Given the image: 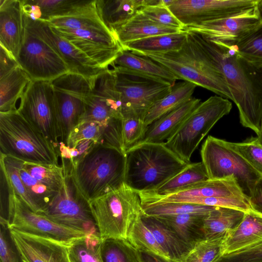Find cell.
Here are the masks:
<instances>
[{
	"mask_svg": "<svg viewBox=\"0 0 262 262\" xmlns=\"http://www.w3.org/2000/svg\"><path fill=\"white\" fill-rule=\"evenodd\" d=\"M191 33L224 77L238 110L241 123L258 135L262 121V68L241 57L232 44Z\"/></svg>",
	"mask_w": 262,
	"mask_h": 262,
	"instance_id": "1",
	"label": "cell"
},
{
	"mask_svg": "<svg viewBox=\"0 0 262 262\" xmlns=\"http://www.w3.org/2000/svg\"><path fill=\"white\" fill-rule=\"evenodd\" d=\"M125 154L124 182L138 193L157 189L189 164L168 148L165 142L137 144Z\"/></svg>",
	"mask_w": 262,
	"mask_h": 262,
	"instance_id": "2",
	"label": "cell"
},
{
	"mask_svg": "<svg viewBox=\"0 0 262 262\" xmlns=\"http://www.w3.org/2000/svg\"><path fill=\"white\" fill-rule=\"evenodd\" d=\"M125 154L100 144L71 166L70 171L85 198L91 200L122 185L125 181Z\"/></svg>",
	"mask_w": 262,
	"mask_h": 262,
	"instance_id": "3",
	"label": "cell"
},
{
	"mask_svg": "<svg viewBox=\"0 0 262 262\" xmlns=\"http://www.w3.org/2000/svg\"><path fill=\"white\" fill-rule=\"evenodd\" d=\"M183 47L176 51L147 57L168 69L178 79L193 83L219 96L233 100L227 84L191 32Z\"/></svg>",
	"mask_w": 262,
	"mask_h": 262,
	"instance_id": "4",
	"label": "cell"
},
{
	"mask_svg": "<svg viewBox=\"0 0 262 262\" xmlns=\"http://www.w3.org/2000/svg\"><path fill=\"white\" fill-rule=\"evenodd\" d=\"M0 148L24 161L59 165L54 145L17 110L0 112Z\"/></svg>",
	"mask_w": 262,
	"mask_h": 262,
	"instance_id": "5",
	"label": "cell"
},
{
	"mask_svg": "<svg viewBox=\"0 0 262 262\" xmlns=\"http://www.w3.org/2000/svg\"><path fill=\"white\" fill-rule=\"evenodd\" d=\"M89 204L101 239H127L132 225L143 212L138 192L125 183Z\"/></svg>",
	"mask_w": 262,
	"mask_h": 262,
	"instance_id": "6",
	"label": "cell"
},
{
	"mask_svg": "<svg viewBox=\"0 0 262 262\" xmlns=\"http://www.w3.org/2000/svg\"><path fill=\"white\" fill-rule=\"evenodd\" d=\"M232 107L227 98L212 96L201 102L190 113L166 146L180 159L190 163L191 156L205 136Z\"/></svg>",
	"mask_w": 262,
	"mask_h": 262,
	"instance_id": "7",
	"label": "cell"
},
{
	"mask_svg": "<svg viewBox=\"0 0 262 262\" xmlns=\"http://www.w3.org/2000/svg\"><path fill=\"white\" fill-rule=\"evenodd\" d=\"M201 156L209 180L233 176L248 199L256 183L262 177L239 155L229 147L225 140L212 136H208L203 144Z\"/></svg>",
	"mask_w": 262,
	"mask_h": 262,
	"instance_id": "8",
	"label": "cell"
},
{
	"mask_svg": "<svg viewBox=\"0 0 262 262\" xmlns=\"http://www.w3.org/2000/svg\"><path fill=\"white\" fill-rule=\"evenodd\" d=\"M64 169L65 178L61 188L37 213L62 226L87 235H99L89 202L78 188L70 170Z\"/></svg>",
	"mask_w": 262,
	"mask_h": 262,
	"instance_id": "9",
	"label": "cell"
},
{
	"mask_svg": "<svg viewBox=\"0 0 262 262\" xmlns=\"http://www.w3.org/2000/svg\"><path fill=\"white\" fill-rule=\"evenodd\" d=\"M51 82L54 90L60 142L65 143L84 114L86 99L92 91L93 78L68 72Z\"/></svg>",
	"mask_w": 262,
	"mask_h": 262,
	"instance_id": "10",
	"label": "cell"
},
{
	"mask_svg": "<svg viewBox=\"0 0 262 262\" xmlns=\"http://www.w3.org/2000/svg\"><path fill=\"white\" fill-rule=\"evenodd\" d=\"M17 111L54 145L57 151L61 134L54 90L51 81L32 80L20 100Z\"/></svg>",
	"mask_w": 262,
	"mask_h": 262,
	"instance_id": "11",
	"label": "cell"
},
{
	"mask_svg": "<svg viewBox=\"0 0 262 262\" xmlns=\"http://www.w3.org/2000/svg\"><path fill=\"white\" fill-rule=\"evenodd\" d=\"M85 121L96 122L105 127L123 126L121 95L113 69H107L93 78L80 122Z\"/></svg>",
	"mask_w": 262,
	"mask_h": 262,
	"instance_id": "12",
	"label": "cell"
},
{
	"mask_svg": "<svg viewBox=\"0 0 262 262\" xmlns=\"http://www.w3.org/2000/svg\"><path fill=\"white\" fill-rule=\"evenodd\" d=\"M7 226L18 231L69 245L87 234L62 226L32 211L16 195L8 193Z\"/></svg>",
	"mask_w": 262,
	"mask_h": 262,
	"instance_id": "13",
	"label": "cell"
},
{
	"mask_svg": "<svg viewBox=\"0 0 262 262\" xmlns=\"http://www.w3.org/2000/svg\"><path fill=\"white\" fill-rule=\"evenodd\" d=\"M114 71L116 86L121 95L123 117L135 116L144 120L150 107L168 94L173 86L155 79Z\"/></svg>",
	"mask_w": 262,
	"mask_h": 262,
	"instance_id": "14",
	"label": "cell"
},
{
	"mask_svg": "<svg viewBox=\"0 0 262 262\" xmlns=\"http://www.w3.org/2000/svg\"><path fill=\"white\" fill-rule=\"evenodd\" d=\"M17 61L32 80L51 81L69 72L56 52L25 26Z\"/></svg>",
	"mask_w": 262,
	"mask_h": 262,
	"instance_id": "15",
	"label": "cell"
},
{
	"mask_svg": "<svg viewBox=\"0 0 262 262\" xmlns=\"http://www.w3.org/2000/svg\"><path fill=\"white\" fill-rule=\"evenodd\" d=\"M258 0H163L184 27L230 17L257 5Z\"/></svg>",
	"mask_w": 262,
	"mask_h": 262,
	"instance_id": "16",
	"label": "cell"
},
{
	"mask_svg": "<svg viewBox=\"0 0 262 262\" xmlns=\"http://www.w3.org/2000/svg\"><path fill=\"white\" fill-rule=\"evenodd\" d=\"M23 19L25 27L47 43L62 58L69 72L92 78L107 69L58 34L46 21L32 20L24 14Z\"/></svg>",
	"mask_w": 262,
	"mask_h": 262,
	"instance_id": "17",
	"label": "cell"
},
{
	"mask_svg": "<svg viewBox=\"0 0 262 262\" xmlns=\"http://www.w3.org/2000/svg\"><path fill=\"white\" fill-rule=\"evenodd\" d=\"M261 24L262 17L257 5L232 17L186 26L183 30L210 40L235 44Z\"/></svg>",
	"mask_w": 262,
	"mask_h": 262,
	"instance_id": "18",
	"label": "cell"
},
{
	"mask_svg": "<svg viewBox=\"0 0 262 262\" xmlns=\"http://www.w3.org/2000/svg\"><path fill=\"white\" fill-rule=\"evenodd\" d=\"M52 28L104 69L109 68L123 49L110 31Z\"/></svg>",
	"mask_w": 262,
	"mask_h": 262,
	"instance_id": "19",
	"label": "cell"
},
{
	"mask_svg": "<svg viewBox=\"0 0 262 262\" xmlns=\"http://www.w3.org/2000/svg\"><path fill=\"white\" fill-rule=\"evenodd\" d=\"M22 262H71L67 245L8 228Z\"/></svg>",
	"mask_w": 262,
	"mask_h": 262,
	"instance_id": "20",
	"label": "cell"
},
{
	"mask_svg": "<svg viewBox=\"0 0 262 262\" xmlns=\"http://www.w3.org/2000/svg\"><path fill=\"white\" fill-rule=\"evenodd\" d=\"M207 197L247 198L239 188L235 178L231 176L221 180H208L199 183L182 191L151 200L142 204L180 202L188 199Z\"/></svg>",
	"mask_w": 262,
	"mask_h": 262,
	"instance_id": "21",
	"label": "cell"
},
{
	"mask_svg": "<svg viewBox=\"0 0 262 262\" xmlns=\"http://www.w3.org/2000/svg\"><path fill=\"white\" fill-rule=\"evenodd\" d=\"M24 31L20 1L0 0V46L17 60Z\"/></svg>",
	"mask_w": 262,
	"mask_h": 262,
	"instance_id": "22",
	"label": "cell"
},
{
	"mask_svg": "<svg viewBox=\"0 0 262 262\" xmlns=\"http://www.w3.org/2000/svg\"><path fill=\"white\" fill-rule=\"evenodd\" d=\"M114 70L173 85L178 78L168 69L147 56L122 49L111 64Z\"/></svg>",
	"mask_w": 262,
	"mask_h": 262,
	"instance_id": "23",
	"label": "cell"
},
{
	"mask_svg": "<svg viewBox=\"0 0 262 262\" xmlns=\"http://www.w3.org/2000/svg\"><path fill=\"white\" fill-rule=\"evenodd\" d=\"M161 0H96L98 15L114 34L141 8L159 4ZM116 35V34H115Z\"/></svg>",
	"mask_w": 262,
	"mask_h": 262,
	"instance_id": "24",
	"label": "cell"
},
{
	"mask_svg": "<svg viewBox=\"0 0 262 262\" xmlns=\"http://www.w3.org/2000/svg\"><path fill=\"white\" fill-rule=\"evenodd\" d=\"M200 103V99L192 97L180 106L155 121L147 126L143 138L137 144L165 142L178 130Z\"/></svg>",
	"mask_w": 262,
	"mask_h": 262,
	"instance_id": "25",
	"label": "cell"
},
{
	"mask_svg": "<svg viewBox=\"0 0 262 262\" xmlns=\"http://www.w3.org/2000/svg\"><path fill=\"white\" fill-rule=\"evenodd\" d=\"M35 20L97 13L96 0H30Z\"/></svg>",
	"mask_w": 262,
	"mask_h": 262,
	"instance_id": "26",
	"label": "cell"
},
{
	"mask_svg": "<svg viewBox=\"0 0 262 262\" xmlns=\"http://www.w3.org/2000/svg\"><path fill=\"white\" fill-rule=\"evenodd\" d=\"M261 243L262 215L251 210L245 213L238 226L225 240L223 254L245 250Z\"/></svg>",
	"mask_w": 262,
	"mask_h": 262,
	"instance_id": "27",
	"label": "cell"
},
{
	"mask_svg": "<svg viewBox=\"0 0 262 262\" xmlns=\"http://www.w3.org/2000/svg\"><path fill=\"white\" fill-rule=\"evenodd\" d=\"M208 180L207 172L202 162L190 163L182 171L157 189L138 193L143 204L157 198L182 191L194 184Z\"/></svg>",
	"mask_w": 262,
	"mask_h": 262,
	"instance_id": "28",
	"label": "cell"
},
{
	"mask_svg": "<svg viewBox=\"0 0 262 262\" xmlns=\"http://www.w3.org/2000/svg\"><path fill=\"white\" fill-rule=\"evenodd\" d=\"M188 37L185 30L150 36L122 43V48L138 55L164 54L179 50Z\"/></svg>",
	"mask_w": 262,
	"mask_h": 262,
	"instance_id": "29",
	"label": "cell"
},
{
	"mask_svg": "<svg viewBox=\"0 0 262 262\" xmlns=\"http://www.w3.org/2000/svg\"><path fill=\"white\" fill-rule=\"evenodd\" d=\"M245 212L216 207L204 217L203 233L205 239L226 238L242 221Z\"/></svg>",
	"mask_w": 262,
	"mask_h": 262,
	"instance_id": "30",
	"label": "cell"
},
{
	"mask_svg": "<svg viewBox=\"0 0 262 262\" xmlns=\"http://www.w3.org/2000/svg\"><path fill=\"white\" fill-rule=\"evenodd\" d=\"M141 217L166 256L176 262H182L191 248L156 217L143 212Z\"/></svg>",
	"mask_w": 262,
	"mask_h": 262,
	"instance_id": "31",
	"label": "cell"
},
{
	"mask_svg": "<svg viewBox=\"0 0 262 262\" xmlns=\"http://www.w3.org/2000/svg\"><path fill=\"white\" fill-rule=\"evenodd\" d=\"M207 214H184L155 216L172 230L191 249L204 239L203 224Z\"/></svg>",
	"mask_w": 262,
	"mask_h": 262,
	"instance_id": "32",
	"label": "cell"
},
{
	"mask_svg": "<svg viewBox=\"0 0 262 262\" xmlns=\"http://www.w3.org/2000/svg\"><path fill=\"white\" fill-rule=\"evenodd\" d=\"M148 19L139 11L115 33L120 43L130 42L150 36L179 32Z\"/></svg>",
	"mask_w": 262,
	"mask_h": 262,
	"instance_id": "33",
	"label": "cell"
},
{
	"mask_svg": "<svg viewBox=\"0 0 262 262\" xmlns=\"http://www.w3.org/2000/svg\"><path fill=\"white\" fill-rule=\"evenodd\" d=\"M32 80L20 66L0 78V112L17 111L16 103Z\"/></svg>",
	"mask_w": 262,
	"mask_h": 262,
	"instance_id": "34",
	"label": "cell"
},
{
	"mask_svg": "<svg viewBox=\"0 0 262 262\" xmlns=\"http://www.w3.org/2000/svg\"><path fill=\"white\" fill-rule=\"evenodd\" d=\"M196 87L195 84L184 81L174 84L171 91L156 102L148 110L144 118L148 126L155 121L180 106L192 98Z\"/></svg>",
	"mask_w": 262,
	"mask_h": 262,
	"instance_id": "35",
	"label": "cell"
},
{
	"mask_svg": "<svg viewBox=\"0 0 262 262\" xmlns=\"http://www.w3.org/2000/svg\"><path fill=\"white\" fill-rule=\"evenodd\" d=\"M21 160L0 152L1 172L3 174L8 193L16 195L34 212L35 208L19 174Z\"/></svg>",
	"mask_w": 262,
	"mask_h": 262,
	"instance_id": "36",
	"label": "cell"
},
{
	"mask_svg": "<svg viewBox=\"0 0 262 262\" xmlns=\"http://www.w3.org/2000/svg\"><path fill=\"white\" fill-rule=\"evenodd\" d=\"M100 254L102 262H140L138 250L125 239H101Z\"/></svg>",
	"mask_w": 262,
	"mask_h": 262,
	"instance_id": "37",
	"label": "cell"
},
{
	"mask_svg": "<svg viewBox=\"0 0 262 262\" xmlns=\"http://www.w3.org/2000/svg\"><path fill=\"white\" fill-rule=\"evenodd\" d=\"M143 213L152 216L184 214H207L216 207L180 202H161L142 204Z\"/></svg>",
	"mask_w": 262,
	"mask_h": 262,
	"instance_id": "38",
	"label": "cell"
},
{
	"mask_svg": "<svg viewBox=\"0 0 262 262\" xmlns=\"http://www.w3.org/2000/svg\"><path fill=\"white\" fill-rule=\"evenodd\" d=\"M101 242L96 234H88L73 241L68 246L71 262H102Z\"/></svg>",
	"mask_w": 262,
	"mask_h": 262,
	"instance_id": "39",
	"label": "cell"
},
{
	"mask_svg": "<svg viewBox=\"0 0 262 262\" xmlns=\"http://www.w3.org/2000/svg\"><path fill=\"white\" fill-rule=\"evenodd\" d=\"M22 166L32 177L54 190L58 192L61 188L65 178L62 165L23 161Z\"/></svg>",
	"mask_w": 262,
	"mask_h": 262,
	"instance_id": "40",
	"label": "cell"
},
{
	"mask_svg": "<svg viewBox=\"0 0 262 262\" xmlns=\"http://www.w3.org/2000/svg\"><path fill=\"white\" fill-rule=\"evenodd\" d=\"M22 160L19 174L27 191L38 213L46 207L59 192L48 187L32 177L22 166Z\"/></svg>",
	"mask_w": 262,
	"mask_h": 262,
	"instance_id": "41",
	"label": "cell"
},
{
	"mask_svg": "<svg viewBox=\"0 0 262 262\" xmlns=\"http://www.w3.org/2000/svg\"><path fill=\"white\" fill-rule=\"evenodd\" d=\"M141 215L130 228L127 239L137 250L149 251L167 257L152 232L144 224Z\"/></svg>",
	"mask_w": 262,
	"mask_h": 262,
	"instance_id": "42",
	"label": "cell"
},
{
	"mask_svg": "<svg viewBox=\"0 0 262 262\" xmlns=\"http://www.w3.org/2000/svg\"><path fill=\"white\" fill-rule=\"evenodd\" d=\"M46 22L55 28L110 31L102 21L98 13L55 17Z\"/></svg>",
	"mask_w": 262,
	"mask_h": 262,
	"instance_id": "43",
	"label": "cell"
},
{
	"mask_svg": "<svg viewBox=\"0 0 262 262\" xmlns=\"http://www.w3.org/2000/svg\"><path fill=\"white\" fill-rule=\"evenodd\" d=\"M233 45L238 54L254 66L262 68V24Z\"/></svg>",
	"mask_w": 262,
	"mask_h": 262,
	"instance_id": "44",
	"label": "cell"
},
{
	"mask_svg": "<svg viewBox=\"0 0 262 262\" xmlns=\"http://www.w3.org/2000/svg\"><path fill=\"white\" fill-rule=\"evenodd\" d=\"M225 238L205 239L197 243L182 262H214L224 251Z\"/></svg>",
	"mask_w": 262,
	"mask_h": 262,
	"instance_id": "45",
	"label": "cell"
},
{
	"mask_svg": "<svg viewBox=\"0 0 262 262\" xmlns=\"http://www.w3.org/2000/svg\"><path fill=\"white\" fill-rule=\"evenodd\" d=\"M105 128L96 122L81 121L71 131L64 144L72 148L81 141L92 140L101 145Z\"/></svg>",
	"mask_w": 262,
	"mask_h": 262,
	"instance_id": "46",
	"label": "cell"
},
{
	"mask_svg": "<svg viewBox=\"0 0 262 262\" xmlns=\"http://www.w3.org/2000/svg\"><path fill=\"white\" fill-rule=\"evenodd\" d=\"M225 143L262 176V146L257 137H251L240 143Z\"/></svg>",
	"mask_w": 262,
	"mask_h": 262,
	"instance_id": "47",
	"label": "cell"
},
{
	"mask_svg": "<svg viewBox=\"0 0 262 262\" xmlns=\"http://www.w3.org/2000/svg\"><path fill=\"white\" fill-rule=\"evenodd\" d=\"M147 127L142 118L135 116L123 117L122 142L125 153L142 140Z\"/></svg>",
	"mask_w": 262,
	"mask_h": 262,
	"instance_id": "48",
	"label": "cell"
},
{
	"mask_svg": "<svg viewBox=\"0 0 262 262\" xmlns=\"http://www.w3.org/2000/svg\"><path fill=\"white\" fill-rule=\"evenodd\" d=\"M151 20L162 25L183 30L184 25L161 0L159 4L143 7L138 10Z\"/></svg>",
	"mask_w": 262,
	"mask_h": 262,
	"instance_id": "49",
	"label": "cell"
},
{
	"mask_svg": "<svg viewBox=\"0 0 262 262\" xmlns=\"http://www.w3.org/2000/svg\"><path fill=\"white\" fill-rule=\"evenodd\" d=\"M1 262H22L11 238L7 220L1 218L0 235Z\"/></svg>",
	"mask_w": 262,
	"mask_h": 262,
	"instance_id": "50",
	"label": "cell"
},
{
	"mask_svg": "<svg viewBox=\"0 0 262 262\" xmlns=\"http://www.w3.org/2000/svg\"><path fill=\"white\" fill-rule=\"evenodd\" d=\"M214 262H262V243L245 250L223 254Z\"/></svg>",
	"mask_w": 262,
	"mask_h": 262,
	"instance_id": "51",
	"label": "cell"
},
{
	"mask_svg": "<svg viewBox=\"0 0 262 262\" xmlns=\"http://www.w3.org/2000/svg\"><path fill=\"white\" fill-rule=\"evenodd\" d=\"M15 57L4 47L0 46V78L19 66Z\"/></svg>",
	"mask_w": 262,
	"mask_h": 262,
	"instance_id": "52",
	"label": "cell"
},
{
	"mask_svg": "<svg viewBox=\"0 0 262 262\" xmlns=\"http://www.w3.org/2000/svg\"><path fill=\"white\" fill-rule=\"evenodd\" d=\"M249 201L252 210L262 215V177L256 183Z\"/></svg>",
	"mask_w": 262,
	"mask_h": 262,
	"instance_id": "53",
	"label": "cell"
},
{
	"mask_svg": "<svg viewBox=\"0 0 262 262\" xmlns=\"http://www.w3.org/2000/svg\"><path fill=\"white\" fill-rule=\"evenodd\" d=\"M140 262H176L167 257L154 253L138 250Z\"/></svg>",
	"mask_w": 262,
	"mask_h": 262,
	"instance_id": "54",
	"label": "cell"
},
{
	"mask_svg": "<svg viewBox=\"0 0 262 262\" xmlns=\"http://www.w3.org/2000/svg\"><path fill=\"white\" fill-rule=\"evenodd\" d=\"M257 138L259 143L262 146V121H261V126H260V132H259V134L257 135Z\"/></svg>",
	"mask_w": 262,
	"mask_h": 262,
	"instance_id": "55",
	"label": "cell"
},
{
	"mask_svg": "<svg viewBox=\"0 0 262 262\" xmlns=\"http://www.w3.org/2000/svg\"><path fill=\"white\" fill-rule=\"evenodd\" d=\"M257 7L262 17V0H258L257 3Z\"/></svg>",
	"mask_w": 262,
	"mask_h": 262,
	"instance_id": "56",
	"label": "cell"
}]
</instances>
